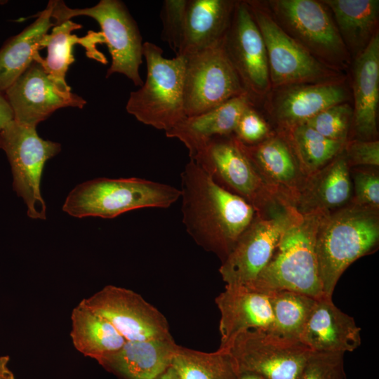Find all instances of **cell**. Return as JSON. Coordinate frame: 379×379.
<instances>
[{"mask_svg": "<svg viewBox=\"0 0 379 379\" xmlns=\"http://www.w3.org/2000/svg\"><path fill=\"white\" fill-rule=\"evenodd\" d=\"M182 219L188 234L222 262L253 220L256 211L224 189L193 160L180 174Z\"/></svg>", "mask_w": 379, "mask_h": 379, "instance_id": "cell-1", "label": "cell"}, {"mask_svg": "<svg viewBox=\"0 0 379 379\" xmlns=\"http://www.w3.org/2000/svg\"><path fill=\"white\" fill-rule=\"evenodd\" d=\"M329 212H300L295 207L265 267L248 288L267 293L298 292L316 300L325 295L319 278L316 238L323 218Z\"/></svg>", "mask_w": 379, "mask_h": 379, "instance_id": "cell-2", "label": "cell"}, {"mask_svg": "<svg viewBox=\"0 0 379 379\" xmlns=\"http://www.w3.org/2000/svg\"><path fill=\"white\" fill-rule=\"evenodd\" d=\"M379 241L378 211L355 204L328 213L316 238L319 278L326 296L332 298L345 270L375 251Z\"/></svg>", "mask_w": 379, "mask_h": 379, "instance_id": "cell-3", "label": "cell"}, {"mask_svg": "<svg viewBox=\"0 0 379 379\" xmlns=\"http://www.w3.org/2000/svg\"><path fill=\"white\" fill-rule=\"evenodd\" d=\"M180 198V190L170 185L139 178H98L76 186L62 210L79 218H114L139 208H167Z\"/></svg>", "mask_w": 379, "mask_h": 379, "instance_id": "cell-4", "label": "cell"}, {"mask_svg": "<svg viewBox=\"0 0 379 379\" xmlns=\"http://www.w3.org/2000/svg\"><path fill=\"white\" fill-rule=\"evenodd\" d=\"M142 56L146 61V80L130 93L126 109L143 124L166 132L185 117V58H166L161 48L150 41L143 43Z\"/></svg>", "mask_w": 379, "mask_h": 379, "instance_id": "cell-5", "label": "cell"}, {"mask_svg": "<svg viewBox=\"0 0 379 379\" xmlns=\"http://www.w3.org/2000/svg\"><path fill=\"white\" fill-rule=\"evenodd\" d=\"M54 26L72 18L85 15L100 25L104 42L107 45L112 64L106 77L114 73L125 75L137 86L143 81L140 74L142 62V36L138 25L124 3L119 0H100L93 7L70 8L62 1H49Z\"/></svg>", "mask_w": 379, "mask_h": 379, "instance_id": "cell-6", "label": "cell"}, {"mask_svg": "<svg viewBox=\"0 0 379 379\" xmlns=\"http://www.w3.org/2000/svg\"><path fill=\"white\" fill-rule=\"evenodd\" d=\"M220 346L227 349L239 373L263 379H299L312 351L300 340L258 329L241 331Z\"/></svg>", "mask_w": 379, "mask_h": 379, "instance_id": "cell-7", "label": "cell"}, {"mask_svg": "<svg viewBox=\"0 0 379 379\" xmlns=\"http://www.w3.org/2000/svg\"><path fill=\"white\" fill-rule=\"evenodd\" d=\"M295 208L279 201L256 213L219 268L225 286H248L255 281L269 262Z\"/></svg>", "mask_w": 379, "mask_h": 379, "instance_id": "cell-8", "label": "cell"}, {"mask_svg": "<svg viewBox=\"0 0 379 379\" xmlns=\"http://www.w3.org/2000/svg\"><path fill=\"white\" fill-rule=\"evenodd\" d=\"M0 148L6 154L13 173V190L23 199L28 216L46 219L41 178L46 161L60 152V144L44 140L36 128L13 120L0 130Z\"/></svg>", "mask_w": 379, "mask_h": 379, "instance_id": "cell-9", "label": "cell"}, {"mask_svg": "<svg viewBox=\"0 0 379 379\" xmlns=\"http://www.w3.org/2000/svg\"><path fill=\"white\" fill-rule=\"evenodd\" d=\"M183 58L185 117L199 114L247 93L225 51L223 41Z\"/></svg>", "mask_w": 379, "mask_h": 379, "instance_id": "cell-10", "label": "cell"}, {"mask_svg": "<svg viewBox=\"0 0 379 379\" xmlns=\"http://www.w3.org/2000/svg\"><path fill=\"white\" fill-rule=\"evenodd\" d=\"M190 159L219 185L244 199L258 213L283 201L265 186L234 134L212 139Z\"/></svg>", "mask_w": 379, "mask_h": 379, "instance_id": "cell-11", "label": "cell"}, {"mask_svg": "<svg viewBox=\"0 0 379 379\" xmlns=\"http://www.w3.org/2000/svg\"><path fill=\"white\" fill-rule=\"evenodd\" d=\"M246 3L265 44L272 86L322 83L336 75L288 34L260 3Z\"/></svg>", "mask_w": 379, "mask_h": 379, "instance_id": "cell-12", "label": "cell"}, {"mask_svg": "<svg viewBox=\"0 0 379 379\" xmlns=\"http://www.w3.org/2000/svg\"><path fill=\"white\" fill-rule=\"evenodd\" d=\"M280 27L317 60L342 65L348 52L340 32L321 4L313 0L270 2Z\"/></svg>", "mask_w": 379, "mask_h": 379, "instance_id": "cell-13", "label": "cell"}, {"mask_svg": "<svg viewBox=\"0 0 379 379\" xmlns=\"http://www.w3.org/2000/svg\"><path fill=\"white\" fill-rule=\"evenodd\" d=\"M79 304L109 321L126 341L172 337L163 314L132 290L107 285Z\"/></svg>", "mask_w": 379, "mask_h": 379, "instance_id": "cell-14", "label": "cell"}, {"mask_svg": "<svg viewBox=\"0 0 379 379\" xmlns=\"http://www.w3.org/2000/svg\"><path fill=\"white\" fill-rule=\"evenodd\" d=\"M225 51L252 100L271 86L265 44L246 1H236Z\"/></svg>", "mask_w": 379, "mask_h": 379, "instance_id": "cell-15", "label": "cell"}, {"mask_svg": "<svg viewBox=\"0 0 379 379\" xmlns=\"http://www.w3.org/2000/svg\"><path fill=\"white\" fill-rule=\"evenodd\" d=\"M4 94L12 109L13 120L34 128L60 108L82 109L86 104L78 95L62 91L35 60Z\"/></svg>", "mask_w": 379, "mask_h": 379, "instance_id": "cell-16", "label": "cell"}, {"mask_svg": "<svg viewBox=\"0 0 379 379\" xmlns=\"http://www.w3.org/2000/svg\"><path fill=\"white\" fill-rule=\"evenodd\" d=\"M240 145L268 190L295 206L307 176L289 140L275 135L255 145Z\"/></svg>", "mask_w": 379, "mask_h": 379, "instance_id": "cell-17", "label": "cell"}, {"mask_svg": "<svg viewBox=\"0 0 379 379\" xmlns=\"http://www.w3.org/2000/svg\"><path fill=\"white\" fill-rule=\"evenodd\" d=\"M299 340L315 352H353L361 343V328L338 308L332 298L317 300Z\"/></svg>", "mask_w": 379, "mask_h": 379, "instance_id": "cell-18", "label": "cell"}, {"mask_svg": "<svg viewBox=\"0 0 379 379\" xmlns=\"http://www.w3.org/2000/svg\"><path fill=\"white\" fill-rule=\"evenodd\" d=\"M178 347L173 337L126 341L96 361L120 379H155L171 366Z\"/></svg>", "mask_w": 379, "mask_h": 379, "instance_id": "cell-19", "label": "cell"}, {"mask_svg": "<svg viewBox=\"0 0 379 379\" xmlns=\"http://www.w3.org/2000/svg\"><path fill=\"white\" fill-rule=\"evenodd\" d=\"M215 302L220 312L221 344L246 330L273 332L274 317L266 293L245 286H225Z\"/></svg>", "mask_w": 379, "mask_h": 379, "instance_id": "cell-20", "label": "cell"}, {"mask_svg": "<svg viewBox=\"0 0 379 379\" xmlns=\"http://www.w3.org/2000/svg\"><path fill=\"white\" fill-rule=\"evenodd\" d=\"M252 104L247 93L239 95L199 114L185 117L165 134L179 140L192 158L212 139L234 134L241 114Z\"/></svg>", "mask_w": 379, "mask_h": 379, "instance_id": "cell-21", "label": "cell"}, {"mask_svg": "<svg viewBox=\"0 0 379 379\" xmlns=\"http://www.w3.org/2000/svg\"><path fill=\"white\" fill-rule=\"evenodd\" d=\"M236 1L187 0L182 46L175 56H187L221 44Z\"/></svg>", "mask_w": 379, "mask_h": 379, "instance_id": "cell-22", "label": "cell"}, {"mask_svg": "<svg viewBox=\"0 0 379 379\" xmlns=\"http://www.w3.org/2000/svg\"><path fill=\"white\" fill-rule=\"evenodd\" d=\"M349 167L343 150L325 166L307 176L295 206L297 209L331 213L344 207L352 196Z\"/></svg>", "mask_w": 379, "mask_h": 379, "instance_id": "cell-23", "label": "cell"}, {"mask_svg": "<svg viewBox=\"0 0 379 379\" xmlns=\"http://www.w3.org/2000/svg\"><path fill=\"white\" fill-rule=\"evenodd\" d=\"M354 125L363 140L377 133L379 100V36L375 33L358 55L354 69Z\"/></svg>", "mask_w": 379, "mask_h": 379, "instance_id": "cell-24", "label": "cell"}, {"mask_svg": "<svg viewBox=\"0 0 379 379\" xmlns=\"http://www.w3.org/2000/svg\"><path fill=\"white\" fill-rule=\"evenodd\" d=\"M345 88L332 82L295 85L285 90L277 99L275 114L290 127L302 123L325 109L345 102Z\"/></svg>", "mask_w": 379, "mask_h": 379, "instance_id": "cell-25", "label": "cell"}, {"mask_svg": "<svg viewBox=\"0 0 379 379\" xmlns=\"http://www.w3.org/2000/svg\"><path fill=\"white\" fill-rule=\"evenodd\" d=\"M52 6L36 15L37 18L18 34L11 37L0 48V93L8 87L34 61L48 29L54 27L51 22Z\"/></svg>", "mask_w": 379, "mask_h": 379, "instance_id": "cell-26", "label": "cell"}, {"mask_svg": "<svg viewBox=\"0 0 379 379\" xmlns=\"http://www.w3.org/2000/svg\"><path fill=\"white\" fill-rule=\"evenodd\" d=\"M70 337L78 352L95 361L126 342L109 321L79 303L71 313Z\"/></svg>", "mask_w": 379, "mask_h": 379, "instance_id": "cell-27", "label": "cell"}, {"mask_svg": "<svg viewBox=\"0 0 379 379\" xmlns=\"http://www.w3.org/2000/svg\"><path fill=\"white\" fill-rule=\"evenodd\" d=\"M333 11L341 37L359 53L366 48L376 28L378 0L322 1Z\"/></svg>", "mask_w": 379, "mask_h": 379, "instance_id": "cell-28", "label": "cell"}, {"mask_svg": "<svg viewBox=\"0 0 379 379\" xmlns=\"http://www.w3.org/2000/svg\"><path fill=\"white\" fill-rule=\"evenodd\" d=\"M171 367L180 379H239L227 348L204 352L178 345Z\"/></svg>", "mask_w": 379, "mask_h": 379, "instance_id": "cell-29", "label": "cell"}, {"mask_svg": "<svg viewBox=\"0 0 379 379\" xmlns=\"http://www.w3.org/2000/svg\"><path fill=\"white\" fill-rule=\"evenodd\" d=\"M81 27L80 24L70 20L55 25L51 33L46 34L42 41L43 48H47L46 58H41L39 53L34 58L35 60L41 64L58 87L65 92L71 91L66 83L65 75L69 66L74 61L72 53L73 45L80 43L88 47L89 42H82L84 38L79 39L77 35L72 34L73 30Z\"/></svg>", "mask_w": 379, "mask_h": 379, "instance_id": "cell-30", "label": "cell"}, {"mask_svg": "<svg viewBox=\"0 0 379 379\" xmlns=\"http://www.w3.org/2000/svg\"><path fill=\"white\" fill-rule=\"evenodd\" d=\"M289 128L288 140L307 176L331 161L343 150L346 143L328 139L304 123Z\"/></svg>", "mask_w": 379, "mask_h": 379, "instance_id": "cell-31", "label": "cell"}, {"mask_svg": "<svg viewBox=\"0 0 379 379\" xmlns=\"http://www.w3.org/2000/svg\"><path fill=\"white\" fill-rule=\"evenodd\" d=\"M266 293L274 317L273 333L285 338L299 340L317 300L289 290H276Z\"/></svg>", "mask_w": 379, "mask_h": 379, "instance_id": "cell-32", "label": "cell"}, {"mask_svg": "<svg viewBox=\"0 0 379 379\" xmlns=\"http://www.w3.org/2000/svg\"><path fill=\"white\" fill-rule=\"evenodd\" d=\"M352 114L350 105L342 102L325 109L302 123L328 139L347 142Z\"/></svg>", "mask_w": 379, "mask_h": 379, "instance_id": "cell-33", "label": "cell"}, {"mask_svg": "<svg viewBox=\"0 0 379 379\" xmlns=\"http://www.w3.org/2000/svg\"><path fill=\"white\" fill-rule=\"evenodd\" d=\"M187 0H165L160 12L161 37L177 55L180 50L184 31Z\"/></svg>", "mask_w": 379, "mask_h": 379, "instance_id": "cell-34", "label": "cell"}, {"mask_svg": "<svg viewBox=\"0 0 379 379\" xmlns=\"http://www.w3.org/2000/svg\"><path fill=\"white\" fill-rule=\"evenodd\" d=\"M299 379H347L344 353L312 351Z\"/></svg>", "mask_w": 379, "mask_h": 379, "instance_id": "cell-35", "label": "cell"}, {"mask_svg": "<svg viewBox=\"0 0 379 379\" xmlns=\"http://www.w3.org/2000/svg\"><path fill=\"white\" fill-rule=\"evenodd\" d=\"M234 135L244 144L255 145L267 138L268 126L251 105L241 114Z\"/></svg>", "mask_w": 379, "mask_h": 379, "instance_id": "cell-36", "label": "cell"}, {"mask_svg": "<svg viewBox=\"0 0 379 379\" xmlns=\"http://www.w3.org/2000/svg\"><path fill=\"white\" fill-rule=\"evenodd\" d=\"M354 204L378 210L379 207V178L370 172L360 171L354 178Z\"/></svg>", "mask_w": 379, "mask_h": 379, "instance_id": "cell-37", "label": "cell"}, {"mask_svg": "<svg viewBox=\"0 0 379 379\" xmlns=\"http://www.w3.org/2000/svg\"><path fill=\"white\" fill-rule=\"evenodd\" d=\"M343 150L349 165L379 166L378 140H352L345 143Z\"/></svg>", "mask_w": 379, "mask_h": 379, "instance_id": "cell-38", "label": "cell"}, {"mask_svg": "<svg viewBox=\"0 0 379 379\" xmlns=\"http://www.w3.org/2000/svg\"><path fill=\"white\" fill-rule=\"evenodd\" d=\"M13 120V113L4 93H0V130Z\"/></svg>", "mask_w": 379, "mask_h": 379, "instance_id": "cell-39", "label": "cell"}, {"mask_svg": "<svg viewBox=\"0 0 379 379\" xmlns=\"http://www.w3.org/2000/svg\"><path fill=\"white\" fill-rule=\"evenodd\" d=\"M10 357L6 355H0V378L7 377L13 373L8 368Z\"/></svg>", "mask_w": 379, "mask_h": 379, "instance_id": "cell-40", "label": "cell"}, {"mask_svg": "<svg viewBox=\"0 0 379 379\" xmlns=\"http://www.w3.org/2000/svg\"><path fill=\"white\" fill-rule=\"evenodd\" d=\"M155 379H180L175 371L171 366Z\"/></svg>", "mask_w": 379, "mask_h": 379, "instance_id": "cell-41", "label": "cell"}, {"mask_svg": "<svg viewBox=\"0 0 379 379\" xmlns=\"http://www.w3.org/2000/svg\"><path fill=\"white\" fill-rule=\"evenodd\" d=\"M239 379H263L260 376L252 373H239Z\"/></svg>", "mask_w": 379, "mask_h": 379, "instance_id": "cell-42", "label": "cell"}, {"mask_svg": "<svg viewBox=\"0 0 379 379\" xmlns=\"http://www.w3.org/2000/svg\"><path fill=\"white\" fill-rule=\"evenodd\" d=\"M0 379H15V376H14V374H13L7 377L0 378Z\"/></svg>", "mask_w": 379, "mask_h": 379, "instance_id": "cell-43", "label": "cell"}]
</instances>
